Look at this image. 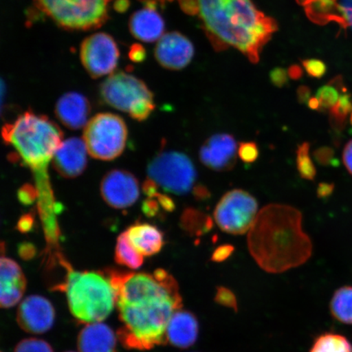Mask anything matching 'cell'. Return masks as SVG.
<instances>
[{
  "label": "cell",
  "mask_w": 352,
  "mask_h": 352,
  "mask_svg": "<svg viewBox=\"0 0 352 352\" xmlns=\"http://www.w3.org/2000/svg\"><path fill=\"white\" fill-rule=\"evenodd\" d=\"M122 324L118 337L129 349L166 344L167 327L183 302L177 281L164 270L153 274L109 271Z\"/></svg>",
  "instance_id": "6da1fadb"
},
{
  "label": "cell",
  "mask_w": 352,
  "mask_h": 352,
  "mask_svg": "<svg viewBox=\"0 0 352 352\" xmlns=\"http://www.w3.org/2000/svg\"><path fill=\"white\" fill-rule=\"evenodd\" d=\"M302 215L293 206L270 204L259 211L248 234L250 254L258 266L279 274L305 263L312 244L302 228Z\"/></svg>",
  "instance_id": "7a4b0ae2"
},
{
  "label": "cell",
  "mask_w": 352,
  "mask_h": 352,
  "mask_svg": "<svg viewBox=\"0 0 352 352\" xmlns=\"http://www.w3.org/2000/svg\"><path fill=\"white\" fill-rule=\"evenodd\" d=\"M206 29L223 44L237 48L252 63L276 32L277 25L250 0H196Z\"/></svg>",
  "instance_id": "3957f363"
},
{
  "label": "cell",
  "mask_w": 352,
  "mask_h": 352,
  "mask_svg": "<svg viewBox=\"0 0 352 352\" xmlns=\"http://www.w3.org/2000/svg\"><path fill=\"white\" fill-rule=\"evenodd\" d=\"M67 271L60 285L67 298L70 312L79 322H102L116 307V292L109 277L100 272L76 271L67 262L60 263Z\"/></svg>",
  "instance_id": "277c9868"
},
{
  "label": "cell",
  "mask_w": 352,
  "mask_h": 352,
  "mask_svg": "<svg viewBox=\"0 0 352 352\" xmlns=\"http://www.w3.org/2000/svg\"><path fill=\"white\" fill-rule=\"evenodd\" d=\"M3 140L11 144L25 164L34 170H45L63 143V132L47 117L32 112L22 114L3 129Z\"/></svg>",
  "instance_id": "5b68a950"
},
{
  "label": "cell",
  "mask_w": 352,
  "mask_h": 352,
  "mask_svg": "<svg viewBox=\"0 0 352 352\" xmlns=\"http://www.w3.org/2000/svg\"><path fill=\"white\" fill-rule=\"evenodd\" d=\"M100 91L104 103L129 113L138 121L147 120L155 109L152 91L142 80L129 74H112L101 85Z\"/></svg>",
  "instance_id": "8992f818"
},
{
  "label": "cell",
  "mask_w": 352,
  "mask_h": 352,
  "mask_svg": "<svg viewBox=\"0 0 352 352\" xmlns=\"http://www.w3.org/2000/svg\"><path fill=\"white\" fill-rule=\"evenodd\" d=\"M111 0H35V6L56 23L67 30L100 28L108 19Z\"/></svg>",
  "instance_id": "52a82bcc"
},
{
  "label": "cell",
  "mask_w": 352,
  "mask_h": 352,
  "mask_svg": "<svg viewBox=\"0 0 352 352\" xmlns=\"http://www.w3.org/2000/svg\"><path fill=\"white\" fill-rule=\"evenodd\" d=\"M82 140L92 157L103 161L116 160L126 146V123L114 113L96 114L88 121Z\"/></svg>",
  "instance_id": "ba28073f"
},
{
  "label": "cell",
  "mask_w": 352,
  "mask_h": 352,
  "mask_svg": "<svg viewBox=\"0 0 352 352\" xmlns=\"http://www.w3.org/2000/svg\"><path fill=\"white\" fill-rule=\"evenodd\" d=\"M148 179L165 191L186 195L195 184L197 170L190 158L176 151L162 152L153 158L147 168Z\"/></svg>",
  "instance_id": "9c48e42d"
},
{
  "label": "cell",
  "mask_w": 352,
  "mask_h": 352,
  "mask_svg": "<svg viewBox=\"0 0 352 352\" xmlns=\"http://www.w3.org/2000/svg\"><path fill=\"white\" fill-rule=\"evenodd\" d=\"M257 214L256 199L242 189L226 193L214 211L220 230L232 235H242L250 231Z\"/></svg>",
  "instance_id": "30bf717a"
},
{
  "label": "cell",
  "mask_w": 352,
  "mask_h": 352,
  "mask_svg": "<svg viewBox=\"0 0 352 352\" xmlns=\"http://www.w3.org/2000/svg\"><path fill=\"white\" fill-rule=\"evenodd\" d=\"M80 58L83 67L92 78H100L113 74L120 59V50L109 34L96 33L82 43Z\"/></svg>",
  "instance_id": "8fae6325"
},
{
  "label": "cell",
  "mask_w": 352,
  "mask_h": 352,
  "mask_svg": "<svg viewBox=\"0 0 352 352\" xmlns=\"http://www.w3.org/2000/svg\"><path fill=\"white\" fill-rule=\"evenodd\" d=\"M105 202L116 209L133 205L140 196L138 180L129 171L114 170L105 175L100 184Z\"/></svg>",
  "instance_id": "7c38bea8"
},
{
  "label": "cell",
  "mask_w": 352,
  "mask_h": 352,
  "mask_svg": "<svg viewBox=\"0 0 352 352\" xmlns=\"http://www.w3.org/2000/svg\"><path fill=\"white\" fill-rule=\"evenodd\" d=\"M239 146L230 134L219 133L210 136L199 151L201 164L215 171H228L234 168Z\"/></svg>",
  "instance_id": "4fadbf2b"
},
{
  "label": "cell",
  "mask_w": 352,
  "mask_h": 352,
  "mask_svg": "<svg viewBox=\"0 0 352 352\" xmlns=\"http://www.w3.org/2000/svg\"><path fill=\"white\" fill-rule=\"evenodd\" d=\"M54 306L42 296H30L25 298L17 310V323L28 333H46L54 325Z\"/></svg>",
  "instance_id": "5bb4252c"
},
{
  "label": "cell",
  "mask_w": 352,
  "mask_h": 352,
  "mask_svg": "<svg viewBox=\"0 0 352 352\" xmlns=\"http://www.w3.org/2000/svg\"><path fill=\"white\" fill-rule=\"evenodd\" d=\"M195 47L189 39L179 32L166 34L155 47L157 63L164 68L182 69L191 63Z\"/></svg>",
  "instance_id": "9a60e30c"
},
{
  "label": "cell",
  "mask_w": 352,
  "mask_h": 352,
  "mask_svg": "<svg viewBox=\"0 0 352 352\" xmlns=\"http://www.w3.org/2000/svg\"><path fill=\"white\" fill-rule=\"evenodd\" d=\"M87 148L83 140L73 138L63 143L52 158L57 173L65 178H74L85 171Z\"/></svg>",
  "instance_id": "2e32d148"
},
{
  "label": "cell",
  "mask_w": 352,
  "mask_h": 352,
  "mask_svg": "<svg viewBox=\"0 0 352 352\" xmlns=\"http://www.w3.org/2000/svg\"><path fill=\"white\" fill-rule=\"evenodd\" d=\"M154 0H146V6L135 12L129 21L130 32L140 41L152 43L164 36L165 23L156 10Z\"/></svg>",
  "instance_id": "e0dca14e"
},
{
  "label": "cell",
  "mask_w": 352,
  "mask_h": 352,
  "mask_svg": "<svg viewBox=\"0 0 352 352\" xmlns=\"http://www.w3.org/2000/svg\"><path fill=\"white\" fill-rule=\"evenodd\" d=\"M55 110L58 120L69 129H80L89 121V101L78 92H68L61 96L57 101Z\"/></svg>",
  "instance_id": "ac0fdd59"
},
{
  "label": "cell",
  "mask_w": 352,
  "mask_h": 352,
  "mask_svg": "<svg viewBox=\"0 0 352 352\" xmlns=\"http://www.w3.org/2000/svg\"><path fill=\"white\" fill-rule=\"evenodd\" d=\"M117 338L107 324H88L78 337L79 352H116Z\"/></svg>",
  "instance_id": "d6986e66"
},
{
  "label": "cell",
  "mask_w": 352,
  "mask_h": 352,
  "mask_svg": "<svg viewBox=\"0 0 352 352\" xmlns=\"http://www.w3.org/2000/svg\"><path fill=\"white\" fill-rule=\"evenodd\" d=\"M197 336L198 323L195 316L186 311H176L167 327V342L179 349H188L195 344Z\"/></svg>",
  "instance_id": "ffe728a7"
},
{
  "label": "cell",
  "mask_w": 352,
  "mask_h": 352,
  "mask_svg": "<svg viewBox=\"0 0 352 352\" xmlns=\"http://www.w3.org/2000/svg\"><path fill=\"white\" fill-rule=\"evenodd\" d=\"M126 232L130 243L144 257L160 253L164 245V234L152 224L135 223Z\"/></svg>",
  "instance_id": "44dd1931"
},
{
  "label": "cell",
  "mask_w": 352,
  "mask_h": 352,
  "mask_svg": "<svg viewBox=\"0 0 352 352\" xmlns=\"http://www.w3.org/2000/svg\"><path fill=\"white\" fill-rule=\"evenodd\" d=\"M298 1L305 6L308 17L316 23L325 25L330 21H336L343 29L346 30L349 28L338 0H298Z\"/></svg>",
  "instance_id": "7402d4cb"
},
{
  "label": "cell",
  "mask_w": 352,
  "mask_h": 352,
  "mask_svg": "<svg viewBox=\"0 0 352 352\" xmlns=\"http://www.w3.org/2000/svg\"><path fill=\"white\" fill-rule=\"evenodd\" d=\"M180 224L183 230L191 236H204L214 228L212 218L202 211L195 208L184 210Z\"/></svg>",
  "instance_id": "603a6c76"
},
{
  "label": "cell",
  "mask_w": 352,
  "mask_h": 352,
  "mask_svg": "<svg viewBox=\"0 0 352 352\" xmlns=\"http://www.w3.org/2000/svg\"><path fill=\"white\" fill-rule=\"evenodd\" d=\"M0 263V289H26L25 276L19 264L3 254Z\"/></svg>",
  "instance_id": "cb8c5ba5"
},
{
  "label": "cell",
  "mask_w": 352,
  "mask_h": 352,
  "mask_svg": "<svg viewBox=\"0 0 352 352\" xmlns=\"http://www.w3.org/2000/svg\"><path fill=\"white\" fill-rule=\"evenodd\" d=\"M334 318L341 322L352 324V287L344 286L338 289L330 303Z\"/></svg>",
  "instance_id": "d4e9b609"
},
{
  "label": "cell",
  "mask_w": 352,
  "mask_h": 352,
  "mask_svg": "<svg viewBox=\"0 0 352 352\" xmlns=\"http://www.w3.org/2000/svg\"><path fill=\"white\" fill-rule=\"evenodd\" d=\"M144 256L130 243L126 232L118 236L116 248V261L122 266L138 270L142 266Z\"/></svg>",
  "instance_id": "484cf974"
},
{
  "label": "cell",
  "mask_w": 352,
  "mask_h": 352,
  "mask_svg": "<svg viewBox=\"0 0 352 352\" xmlns=\"http://www.w3.org/2000/svg\"><path fill=\"white\" fill-rule=\"evenodd\" d=\"M345 91L346 89L343 86L341 77H337L330 81L328 85L321 87L316 96L320 102V111L331 109L338 103L340 96Z\"/></svg>",
  "instance_id": "4316f807"
},
{
  "label": "cell",
  "mask_w": 352,
  "mask_h": 352,
  "mask_svg": "<svg viewBox=\"0 0 352 352\" xmlns=\"http://www.w3.org/2000/svg\"><path fill=\"white\" fill-rule=\"evenodd\" d=\"M310 352H352V345L340 334L327 333L316 340Z\"/></svg>",
  "instance_id": "83f0119b"
},
{
  "label": "cell",
  "mask_w": 352,
  "mask_h": 352,
  "mask_svg": "<svg viewBox=\"0 0 352 352\" xmlns=\"http://www.w3.org/2000/svg\"><path fill=\"white\" fill-rule=\"evenodd\" d=\"M352 113L351 96L343 92L340 100L329 110V122L334 131H341L345 129L346 118Z\"/></svg>",
  "instance_id": "f1b7e54d"
},
{
  "label": "cell",
  "mask_w": 352,
  "mask_h": 352,
  "mask_svg": "<svg viewBox=\"0 0 352 352\" xmlns=\"http://www.w3.org/2000/svg\"><path fill=\"white\" fill-rule=\"evenodd\" d=\"M310 144H299L296 151V166L299 175L302 179L314 180L316 176V166L309 155Z\"/></svg>",
  "instance_id": "f546056e"
},
{
  "label": "cell",
  "mask_w": 352,
  "mask_h": 352,
  "mask_svg": "<svg viewBox=\"0 0 352 352\" xmlns=\"http://www.w3.org/2000/svg\"><path fill=\"white\" fill-rule=\"evenodd\" d=\"M14 352H54V350L45 341L38 338H28L16 345Z\"/></svg>",
  "instance_id": "4dcf8cb0"
},
{
  "label": "cell",
  "mask_w": 352,
  "mask_h": 352,
  "mask_svg": "<svg viewBox=\"0 0 352 352\" xmlns=\"http://www.w3.org/2000/svg\"><path fill=\"white\" fill-rule=\"evenodd\" d=\"M314 157L319 165L323 166H340V161L336 157V153L332 148L324 146L316 148L314 153Z\"/></svg>",
  "instance_id": "1f68e13d"
},
{
  "label": "cell",
  "mask_w": 352,
  "mask_h": 352,
  "mask_svg": "<svg viewBox=\"0 0 352 352\" xmlns=\"http://www.w3.org/2000/svg\"><path fill=\"white\" fill-rule=\"evenodd\" d=\"M239 156L244 164H254L259 157V149L257 144L253 142L240 143L239 146Z\"/></svg>",
  "instance_id": "d6a6232c"
},
{
  "label": "cell",
  "mask_w": 352,
  "mask_h": 352,
  "mask_svg": "<svg viewBox=\"0 0 352 352\" xmlns=\"http://www.w3.org/2000/svg\"><path fill=\"white\" fill-rule=\"evenodd\" d=\"M302 66L305 67L308 76L312 78H322L327 72V65L322 60L318 59L302 60Z\"/></svg>",
  "instance_id": "836d02e7"
},
{
  "label": "cell",
  "mask_w": 352,
  "mask_h": 352,
  "mask_svg": "<svg viewBox=\"0 0 352 352\" xmlns=\"http://www.w3.org/2000/svg\"><path fill=\"white\" fill-rule=\"evenodd\" d=\"M215 300L223 306L232 307L236 309V300L234 294L224 287H220L217 289Z\"/></svg>",
  "instance_id": "e575fe53"
},
{
  "label": "cell",
  "mask_w": 352,
  "mask_h": 352,
  "mask_svg": "<svg viewBox=\"0 0 352 352\" xmlns=\"http://www.w3.org/2000/svg\"><path fill=\"white\" fill-rule=\"evenodd\" d=\"M287 70L283 68H276L270 73V79L272 85L277 87H283L289 82Z\"/></svg>",
  "instance_id": "d590c367"
},
{
  "label": "cell",
  "mask_w": 352,
  "mask_h": 352,
  "mask_svg": "<svg viewBox=\"0 0 352 352\" xmlns=\"http://www.w3.org/2000/svg\"><path fill=\"white\" fill-rule=\"evenodd\" d=\"M234 246L232 245H220L214 250L211 261L217 263L226 261L234 252Z\"/></svg>",
  "instance_id": "8d00e7d4"
},
{
  "label": "cell",
  "mask_w": 352,
  "mask_h": 352,
  "mask_svg": "<svg viewBox=\"0 0 352 352\" xmlns=\"http://www.w3.org/2000/svg\"><path fill=\"white\" fill-rule=\"evenodd\" d=\"M192 195L198 201H206L211 197V192L204 184H197L192 188Z\"/></svg>",
  "instance_id": "74e56055"
},
{
  "label": "cell",
  "mask_w": 352,
  "mask_h": 352,
  "mask_svg": "<svg viewBox=\"0 0 352 352\" xmlns=\"http://www.w3.org/2000/svg\"><path fill=\"white\" fill-rule=\"evenodd\" d=\"M19 196L22 204L28 205L32 204L36 195L32 186H25L20 189Z\"/></svg>",
  "instance_id": "f35d334b"
},
{
  "label": "cell",
  "mask_w": 352,
  "mask_h": 352,
  "mask_svg": "<svg viewBox=\"0 0 352 352\" xmlns=\"http://www.w3.org/2000/svg\"><path fill=\"white\" fill-rule=\"evenodd\" d=\"M129 57L134 63H142L146 57V51L140 44L132 45L129 52Z\"/></svg>",
  "instance_id": "ab89813d"
},
{
  "label": "cell",
  "mask_w": 352,
  "mask_h": 352,
  "mask_svg": "<svg viewBox=\"0 0 352 352\" xmlns=\"http://www.w3.org/2000/svg\"><path fill=\"white\" fill-rule=\"evenodd\" d=\"M154 197H156L157 200L160 202L162 208H164L167 212H171L175 209V201L173 198L167 195H161V193H157Z\"/></svg>",
  "instance_id": "60d3db41"
},
{
  "label": "cell",
  "mask_w": 352,
  "mask_h": 352,
  "mask_svg": "<svg viewBox=\"0 0 352 352\" xmlns=\"http://www.w3.org/2000/svg\"><path fill=\"white\" fill-rule=\"evenodd\" d=\"M334 191V184L329 183H320L318 187V197L320 199H327L330 196H332Z\"/></svg>",
  "instance_id": "b9f144b4"
},
{
  "label": "cell",
  "mask_w": 352,
  "mask_h": 352,
  "mask_svg": "<svg viewBox=\"0 0 352 352\" xmlns=\"http://www.w3.org/2000/svg\"><path fill=\"white\" fill-rule=\"evenodd\" d=\"M340 7L343 16L352 29V0H341Z\"/></svg>",
  "instance_id": "7bdbcfd3"
},
{
  "label": "cell",
  "mask_w": 352,
  "mask_h": 352,
  "mask_svg": "<svg viewBox=\"0 0 352 352\" xmlns=\"http://www.w3.org/2000/svg\"><path fill=\"white\" fill-rule=\"evenodd\" d=\"M158 204H160V202H158L157 200L148 199L145 201L143 205L144 212L146 214L148 217H155L158 210H160Z\"/></svg>",
  "instance_id": "ee69618b"
},
{
  "label": "cell",
  "mask_w": 352,
  "mask_h": 352,
  "mask_svg": "<svg viewBox=\"0 0 352 352\" xmlns=\"http://www.w3.org/2000/svg\"><path fill=\"white\" fill-rule=\"evenodd\" d=\"M180 7L188 14L195 15L198 13V7L196 0H179Z\"/></svg>",
  "instance_id": "f6af8a7d"
},
{
  "label": "cell",
  "mask_w": 352,
  "mask_h": 352,
  "mask_svg": "<svg viewBox=\"0 0 352 352\" xmlns=\"http://www.w3.org/2000/svg\"><path fill=\"white\" fill-rule=\"evenodd\" d=\"M342 160L347 170L352 175V140L346 145L342 154Z\"/></svg>",
  "instance_id": "bcb514c9"
},
{
  "label": "cell",
  "mask_w": 352,
  "mask_h": 352,
  "mask_svg": "<svg viewBox=\"0 0 352 352\" xmlns=\"http://www.w3.org/2000/svg\"><path fill=\"white\" fill-rule=\"evenodd\" d=\"M311 89L307 86H301L298 88L297 96L298 102L300 104H307L311 98Z\"/></svg>",
  "instance_id": "7dc6e473"
},
{
  "label": "cell",
  "mask_w": 352,
  "mask_h": 352,
  "mask_svg": "<svg viewBox=\"0 0 352 352\" xmlns=\"http://www.w3.org/2000/svg\"><path fill=\"white\" fill-rule=\"evenodd\" d=\"M33 219L29 214L22 217L19 223V230L22 232H28L32 230Z\"/></svg>",
  "instance_id": "c3c4849f"
},
{
  "label": "cell",
  "mask_w": 352,
  "mask_h": 352,
  "mask_svg": "<svg viewBox=\"0 0 352 352\" xmlns=\"http://www.w3.org/2000/svg\"><path fill=\"white\" fill-rule=\"evenodd\" d=\"M289 76L293 79H299L302 76V69L298 65H292L288 70Z\"/></svg>",
  "instance_id": "681fc988"
},
{
  "label": "cell",
  "mask_w": 352,
  "mask_h": 352,
  "mask_svg": "<svg viewBox=\"0 0 352 352\" xmlns=\"http://www.w3.org/2000/svg\"><path fill=\"white\" fill-rule=\"evenodd\" d=\"M130 6V2L129 0H117L116 3H114V8H116V11L123 12H126L129 10Z\"/></svg>",
  "instance_id": "f907efd6"
},
{
  "label": "cell",
  "mask_w": 352,
  "mask_h": 352,
  "mask_svg": "<svg viewBox=\"0 0 352 352\" xmlns=\"http://www.w3.org/2000/svg\"><path fill=\"white\" fill-rule=\"evenodd\" d=\"M307 107L311 110H316V111H320V102L316 98H311L310 100H308Z\"/></svg>",
  "instance_id": "816d5d0a"
},
{
  "label": "cell",
  "mask_w": 352,
  "mask_h": 352,
  "mask_svg": "<svg viewBox=\"0 0 352 352\" xmlns=\"http://www.w3.org/2000/svg\"><path fill=\"white\" fill-rule=\"evenodd\" d=\"M350 123H351V126L352 127V113L350 114Z\"/></svg>",
  "instance_id": "f5cc1de1"
},
{
  "label": "cell",
  "mask_w": 352,
  "mask_h": 352,
  "mask_svg": "<svg viewBox=\"0 0 352 352\" xmlns=\"http://www.w3.org/2000/svg\"><path fill=\"white\" fill-rule=\"evenodd\" d=\"M162 1H166V0H162ZM168 1H170V0H168ZM171 1V0H170Z\"/></svg>",
  "instance_id": "db71d44e"
},
{
  "label": "cell",
  "mask_w": 352,
  "mask_h": 352,
  "mask_svg": "<svg viewBox=\"0 0 352 352\" xmlns=\"http://www.w3.org/2000/svg\"><path fill=\"white\" fill-rule=\"evenodd\" d=\"M68 352H74V351H68Z\"/></svg>",
  "instance_id": "11a10c76"
}]
</instances>
